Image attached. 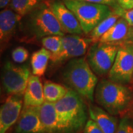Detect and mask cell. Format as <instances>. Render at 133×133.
<instances>
[{"label": "cell", "instance_id": "cell-1", "mask_svg": "<svg viewBox=\"0 0 133 133\" xmlns=\"http://www.w3.org/2000/svg\"><path fill=\"white\" fill-rule=\"evenodd\" d=\"M60 133H76L87 121L84 100L77 92L69 88L62 99L55 103Z\"/></svg>", "mask_w": 133, "mask_h": 133}, {"label": "cell", "instance_id": "cell-2", "mask_svg": "<svg viewBox=\"0 0 133 133\" xmlns=\"http://www.w3.org/2000/svg\"><path fill=\"white\" fill-rule=\"evenodd\" d=\"M63 78L70 88L77 92L84 99L93 101L98 78L86 58L71 59L64 66Z\"/></svg>", "mask_w": 133, "mask_h": 133}, {"label": "cell", "instance_id": "cell-3", "mask_svg": "<svg viewBox=\"0 0 133 133\" xmlns=\"http://www.w3.org/2000/svg\"><path fill=\"white\" fill-rule=\"evenodd\" d=\"M133 92L125 84L103 80L97 84L95 99L101 107L112 115L123 114L130 107Z\"/></svg>", "mask_w": 133, "mask_h": 133}, {"label": "cell", "instance_id": "cell-4", "mask_svg": "<svg viewBox=\"0 0 133 133\" xmlns=\"http://www.w3.org/2000/svg\"><path fill=\"white\" fill-rule=\"evenodd\" d=\"M63 2L75 14L85 34H89L101 21L114 11L107 5L91 3L82 0H63Z\"/></svg>", "mask_w": 133, "mask_h": 133}, {"label": "cell", "instance_id": "cell-5", "mask_svg": "<svg viewBox=\"0 0 133 133\" xmlns=\"http://www.w3.org/2000/svg\"><path fill=\"white\" fill-rule=\"evenodd\" d=\"M29 15L28 24L31 32L38 38L48 36L65 35L56 16L50 6V0H45Z\"/></svg>", "mask_w": 133, "mask_h": 133}, {"label": "cell", "instance_id": "cell-6", "mask_svg": "<svg viewBox=\"0 0 133 133\" xmlns=\"http://www.w3.org/2000/svg\"><path fill=\"white\" fill-rule=\"evenodd\" d=\"M120 44L102 43H92L87 56V60L91 69L96 75L104 76L109 73L114 64Z\"/></svg>", "mask_w": 133, "mask_h": 133}, {"label": "cell", "instance_id": "cell-7", "mask_svg": "<svg viewBox=\"0 0 133 133\" xmlns=\"http://www.w3.org/2000/svg\"><path fill=\"white\" fill-rule=\"evenodd\" d=\"M109 80L126 84L133 79V42L120 44L114 64L108 73Z\"/></svg>", "mask_w": 133, "mask_h": 133}, {"label": "cell", "instance_id": "cell-8", "mask_svg": "<svg viewBox=\"0 0 133 133\" xmlns=\"http://www.w3.org/2000/svg\"><path fill=\"white\" fill-rule=\"evenodd\" d=\"M30 76L28 66H17L12 62H6L2 72V84L5 92L9 95H24Z\"/></svg>", "mask_w": 133, "mask_h": 133}, {"label": "cell", "instance_id": "cell-9", "mask_svg": "<svg viewBox=\"0 0 133 133\" xmlns=\"http://www.w3.org/2000/svg\"><path fill=\"white\" fill-rule=\"evenodd\" d=\"M91 43L90 38H84L80 35L68 34L62 36V47L56 56L51 58L52 63H60L67 60L79 58L88 51Z\"/></svg>", "mask_w": 133, "mask_h": 133}, {"label": "cell", "instance_id": "cell-10", "mask_svg": "<svg viewBox=\"0 0 133 133\" xmlns=\"http://www.w3.org/2000/svg\"><path fill=\"white\" fill-rule=\"evenodd\" d=\"M50 6L65 33L75 35L84 33L78 20L63 0H50Z\"/></svg>", "mask_w": 133, "mask_h": 133}, {"label": "cell", "instance_id": "cell-11", "mask_svg": "<svg viewBox=\"0 0 133 133\" xmlns=\"http://www.w3.org/2000/svg\"><path fill=\"white\" fill-rule=\"evenodd\" d=\"M24 104L19 95H9L0 108V133H6L19 120Z\"/></svg>", "mask_w": 133, "mask_h": 133}, {"label": "cell", "instance_id": "cell-12", "mask_svg": "<svg viewBox=\"0 0 133 133\" xmlns=\"http://www.w3.org/2000/svg\"><path fill=\"white\" fill-rule=\"evenodd\" d=\"M16 133H45L40 119L39 107H23L16 126Z\"/></svg>", "mask_w": 133, "mask_h": 133}, {"label": "cell", "instance_id": "cell-13", "mask_svg": "<svg viewBox=\"0 0 133 133\" xmlns=\"http://www.w3.org/2000/svg\"><path fill=\"white\" fill-rule=\"evenodd\" d=\"M22 18L10 7L2 10L0 13V40L2 44L8 42L12 38Z\"/></svg>", "mask_w": 133, "mask_h": 133}, {"label": "cell", "instance_id": "cell-14", "mask_svg": "<svg viewBox=\"0 0 133 133\" xmlns=\"http://www.w3.org/2000/svg\"><path fill=\"white\" fill-rule=\"evenodd\" d=\"M88 114L104 133L116 132L119 124L118 119L102 107L90 105L88 107Z\"/></svg>", "mask_w": 133, "mask_h": 133}, {"label": "cell", "instance_id": "cell-15", "mask_svg": "<svg viewBox=\"0 0 133 133\" xmlns=\"http://www.w3.org/2000/svg\"><path fill=\"white\" fill-rule=\"evenodd\" d=\"M45 101L44 85L39 76L31 75L24 91V107H39Z\"/></svg>", "mask_w": 133, "mask_h": 133}, {"label": "cell", "instance_id": "cell-16", "mask_svg": "<svg viewBox=\"0 0 133 133\" xmlns=\"http://www.w3.org/2000/svg\"><path fill=\"white\" fill-rule=\"evenodd\" d=\"M39 115L45 133H60L55 103L45 101L39 106Z\"/></svg>", "mask_w": 133, "mask_h": 133}, {"label": "cell", "instance_id": "cell-17", "mask_svg": "<svg viewBox=\"0 0 133 133\" xmlns=\"http://www.w3.org/2000/svg\"><path fill=\"white\" fill-rule=\"evenodd\" d=\"M129 28L130 26L127 21L123 17H121L117 22L101 37L98 42L121 44L127 41Z\"/></svg>", "mask_w": 133, "mask_h": 133}, {"label": "cell", "instance_id": "cell-18", "mask_svg": "<svg viewBox=\"0 0 133 133\" xmlns=\"http://www.w3.org/2000/svg\"><path fill=\"white\" fill-rule=\"evenodd\" d=\"M49 60H50V53L45 48H41L33 52L30 58L33 75L42 76L46 72Z\"/></svg>", "mask_w": 133, "mask_h": 133}, {"label": "cell", "instance_id": "cell-19", "mask_svg": "<svg viewBox=\"0 0 133 133\" xmlns=\"http://www.w3.org/2000/svg\"><path fill=\"white\" fill-rule=\"evenodd\" d=\"M121 17V15L119 14L116 10H114L112 14H110L106 19H104L103 21H101L99 24H98L95 28L89 33V35H90V38H90L92 40V43L98 42L101 37L109 29L111 28Z\"/></svg>", "mask_w": 133, "mask_h": 133}, {"label": "cell", "instance_id": "cell-20", "mask_svg": "<svg viewBox=\"0 0 133 133\" xmlns=\"http://www.w3.org/2000/svg\"><path fill=\"white\" fill-rule=\"evenodd\" d=\"M68 90L69 88H66L59 84L46 81L44 84V95L45 101L56 103L66 95Z\"/></svg>", "mask_w": 133, "mask_h": 133}, {"label": "cell", "instance_id": "cell-21", "mask_svg": "<svg viewBox=\"0 0 133 133\" xmlns=\"http://www.w3.org/2000/svg\"><path fill=\"white\" fill-rule=\"evenodd\" d=\"M45 0H11L9 7L24 17L37 8Z\"/></svg>", "mask_w": 133, "mask_h": 133}, {"label": "cell", "instance_id": "cell-22", "mask_svg": "<svg viewBox=\"0 0 133 133\" xmlns=\"http://www.w3.org/2000/svg\"><path fill=\"white\" fill-rule=\"evenodd\" d=\"M43 48L50 53V58L56 56L60 52L62 47V36H48L42 39Z\"/></svg>", "mask_w": 133, "mask_h": 133}, {"label": "cell", "instance_id": "cell-23", "mask_svg": "<svg viewBox=\"0 0 133 133\" xmlns=\"http://www.w3.org/2000/svg\"><path fill=\"white\" fill-rule=\"evenodd\" d=\"M115 133H133V119L125 116L119 121Z\"/></svg>", "mask_w": 133, "mask_h": 133}, {"label": "cell", "instance_id": "cell-24", "mask_svg": "<svg viewBox=\"0 0 133 133\" xmlns=\"http://www.w3.org/2000/svg\"><path fill=\"white\" fill-rule=\"evenodd\" d=\"M12 59L16 63H23L28 58L29 53L27 49L23 47H18L12 51Z\"/></svg>", "mask_w": 133, "mask_h": 133}, {"label": "cell", "instance_id": "cell-25", "mask_svg": "<svg viewBox=\"0 0 133 133\" xmlns=\"http://www.w3.org/2000/svg\"><path fill=\"white\" fill-rule=\"evenodd\" d=\"M84 133H104V132L93 120L90 118L87 120L84 127Z\"/></svg>", "mask_w": 133, "mask_h": 133}, {"label": "cell", "instance_id": "cell-26", "mask_svg": "<svg viewBox=\"0 0 133 133\" xmlns=\"http://www.w3.org/2000/svg\"><path fill=\"white\" fill-rule=\"evenodd\" d=\"M121 17H123L127 21L130 27H133V8L129 10H124L121 8L115 10Z\"/></svg>", "mask_w": 133, "mask_h": 133}, {"label": "cell", "instance_id": "cell-27", "mask_svg": "<svg viewBox=\"0 0 133 133\" xmlns=\"http://www.w3.org/2000/svg\"><path fill=\"white\" fill-rule=\"evenodd\" d=\"M82 1L95 3V4H99V5H107L112 8L114 10L121 8L117 2V0H82Z\"/></svg>", "mask_w": 133, "mask_h": 133}, {"label": "cell", "instance_id": "cell-28", "mask_svg": "<svg viewBox=\"0 0 133 133\" xmlns=\"http://www.w3.org/2000/svg\"><path fill=\"white\" fill-rule=\"evenodd\" d=\"M119 6L124 10L133 8V0H117Z\"/></svg>", "mask_w": 133, "mask_h": 133}, {"label": "cell", "instance_id": "cell-29", "mask_svg": "<svg viewBox=\"0 0 133 133\" xmlns=\"http://www.w3.org/2000/svg\"><path fill=\"white\" fill-rule=\"evenodd\" d=\"M11 0H0V8L2 10H4L8 6L10 5Z\"/></svg>", "mask_w": 133, "mask_h": 133}, {"label": "cell", "instance_id": "cell-30", "mask_svg": "<svg viewBox=\"0 0 133 133\" xmlns=\"http://www.w3.org/2000/svg\"><path fill=\"white\" fill-rule=\"evenodd\" d=\"M126 42H133V27H130V28H129L128 37H127V39Z\"/></svg>", "mask_w": 133, "mask_h": 133}, {"label": "cell", "instance_id": "cell-31", "mask_svg": "<svg viewBox=\"0 0 133 133\" xmlns=\"http://www.w3.org/2000/svg\"><path fill=\"white\" fill-rule=\"evenodd\" d=\"M130 107H131V110H132V119H133V98H132V103H131V105H130Z\"/></svg>", "mask_w": 133, "mask_h": 133}, {"label": "cell", "instance_id": "cell-32", "mask_svg": "<svg viewBox=\"0 0 133 133\" xmlns=\"http://www.w3.org/2000/svg\"><path fill=\"white\" fill-rule=\"evenodd\" d=\"M132 81H133V79H132Z\"/></svg>", "mask_w": 133, "mask_h": 133}]
</instances>
